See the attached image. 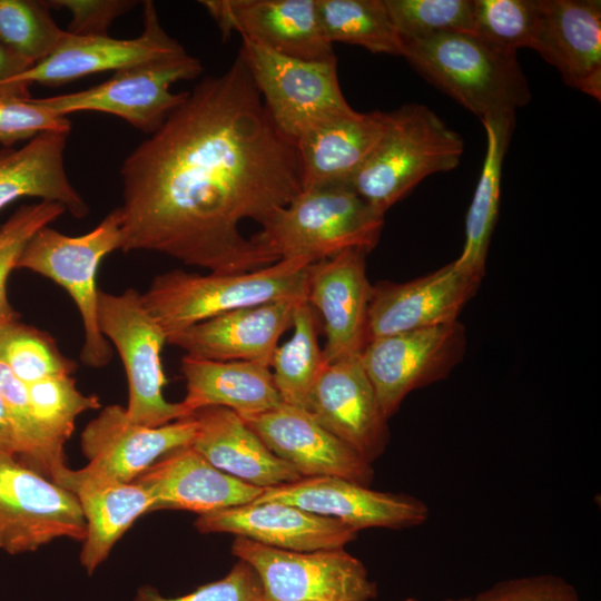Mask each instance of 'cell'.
Masks as SVG:
<instances>
[{
  "mask_svg": "<svg viewBox=\"0 0 601 601\" xmlns=\"http://www.w3.org/2000/svg\"><path fill=\"white\" fill-rule=\"evenodd\" d=\"M181 373L186 381V396L180 403L187 416L205 407L221 406L247 418L283 403L270 367L264 364L184 355Z\"/></svg>",
  "mask_w": 601,
  "mask_h": 601,
  "instance_id": "83f0119b",
  "label": "cell"
},
{
  "mask_svg": "<svg viewBox=\"0 0 601 601\" xmlns=\"http://www.w3.org/2000/svg\"><path fill=\"white\" fill-rule=\"evenodd\" d=\"M278 502L317 515L336 519L357 531L367 528L406 529L423 524L430 515L421 499L381 492L337 477H302L264 489L253 503Z\"/></svg>",
  "mask_w": 601,
  "mask_h": 601,
  "instance_id": "4fadbf2b",
  "label": "cell"
},
{
  "mask_svg": "<svg viewBox=\"0 0 601 601\" xmlns=\"http://www.w3.org/2000/svg\"><path fill=\"white\" fill-rule=\"evenodd\" d=\"M68 135L46 131L21 148H0V210L19 198L35 197L61 204L76 218L88 215L89 206L65 169Z\"/></svg>",
  "mask_w": 601,
  "mask_h": 601,
  "instance_id": "f1b7e54d",
  "label": "cell"
},
{
  "mask_svg": "<svg viewBox=\"0 0 601 601\" xmlns=\"http://www.w3.org/2000/svg\"><path fill=\"white\" fill-rule=\"evenodd\" d=\"M191 415L197 421L191 447L218 470L260 489L302 479L234 411L209 406Z\"/></svg>",
  "mask_w": 601,
  "mask_h": 601,
  "instance_id": "4316f807",
  "label": "cell"
},
{
  "mask_svg": "<svg viewBox=\"0 0 601 601\" xmlns=\"http://www.w3.org/2000/svg\"><path fill=\"white\" fill-rule=\"evenodd\" d=\"M134 482L154 497V511L198 515L253 503L264 491L218 470L191 445L162 456Z\"/></svg>",
  "mask_w": 601,
  "mask_h": 601,
  "instance_id": "d4e9b609",
  "label": "cell"
},
{
  "mask_svg": "<svg viewBox=\"0 0 601 601\" xmlns=\"http://www.w3.org/2000/svg\"><path fill=\"white\" fill-rule=\"evenodd\" d=\"M318 22L333 45L361 46L373 53L402 56L403 40L384 0H315Z\"/></svg>",
  "mask_w": 601,
  "mask_h": 601,
  "instance_id": "1f68e13d",
  "label": "cell"
},
{
  "mask_svg": "<svg viewBox=\"0 0 601 601\" xmlns=\"http://www.w3.org/2000/svg\"><path fill=\"white\" fill-rule=\"evenodd\" d=\"M0 393L12 430L16 457L52 481L67 467L63 445L57 443L41 424L31 404L27 384L1 362Z\"/></svg>",
  "mask_w": 601,
  "mask_h": 601,
  "instance_id": "d6a6232c",
  "label": "cell"
},
{
  "mask_svg": "<svg viewBox=\"0 0 601 601\" xmlns=\"http://www.w3.org/2000/svg\"><path fill=\"white\" fill-rule=\"evenodd\" d=\"M294 333L278 346L270 367L283 403L307 410L313 388L328 364L317 338L314 308L300 300L293 314Z\"/></svg>",
  "mask_w": 601,
  "mask_h": 601,
  "instance_id": "4dcf8cb0",
  "label": "cell"
},
{
  "mask_svg": "<svg viewBox=\"0 0 601 601\" xmlns=\"http://www.w3.org/2000/svg\"><path fill=\"white\" fill-rule=\"evenodd\" d=\"M481 283L482 277L462 270L454 260L408 282L376 283L368 306L367 342L459 321Z\"/></svg>",
  "mask_w": 601,
  "mask_h": 601,
  "instance_id": "9a60e30c",
  "label": "cell"
},
{
  "mask_svg": "<svg viewBox=\"0 0 601 601\" xmlns=\"http://www.w3.org/2000/svg\"><path fill=\"white\" fill-rule=\"evenodd\" d=\"M467 601H581L578 591L554 574L502 580Z\"/></svg>",
  "mask_w": 601,
  "mask_h": 601,
  "instance_id": "b9f144b4",
  "label": "cell"
},
{
  "mask_svg": "<svg viewBox=\"0 0 601 601\" xmlns=\"http://www.w3.org/2000/svg\"><path fill=\"white\" fill-rule=\"evenodd\" d=\"M402 601H418V600H417V599H415V598H412V597H410V598H405V599H403Z\"/></svg>",
  "mask_w": 601,
  "mask_h": 601,
  "instance_id": "7dc6e473",
  "label": "cell"
},
{
  "mask_svg": "<svg viewBox=\"0 0 601 601\" xmlns=\"http://www.w3.org/2000/svg\"><path fill=\"white\" fill-rule=\"evenodd\" d=\"M264 444L302 477L337 476L370 486L374 469L304 408L282 403L243 418Z\"/></svg>",
  "mask_w": 601,
  "mask_h": 601,
  "instance_id": "ffe728a7",
  "label": "cell"
},
{
  "mask_svg": "<svg viewBox=\"0 0 601 601\" xmlns=\"http://www.w3.org/2000/svg\"><path fill=\"white\" fill-rule=\"evenodd\" d=\"M49 8L71 13L68 32L75 36H108V28L119 16L137 4L131 0H50Z\"/></svg>",
  "mask_w": 601,
  "mask_h": 601,
  "instance_id": "7bdbcfd3",
  "label": "cell"
},
{
  "mask_svg": "<svg viewBox=\"0 0 601 601\" xmlns=\"http://www.w3.org/2000/svg\"><path fill=\"white\" fill-rule=\"evenodd\" d=\"M203 71L200 60L186 52L119 69L108 80L85 90L38 99L63 117L78 111L110 114L150 135L188 95L171 92L170 86L195 79Z\"/></svg>",
  "mask_w": 601,
  "mask_h": 601,
  "instance_id": "30bf717a",
  "label": "cell"
},
{
  "mask_svg": "<svg viewBox=\"0 0 601 601\" xmlns=\"http://www.w3.org/2000/svg\"><path fill=\"white\" fill-rule=\"evenodd\" d=\"M307 411L371 464L388 444V420L359 355L326 365L313 388Z\"/></svg>",
  "mask_w": 601,
  "mask_h": 601,
  "instance_id": "d6986e66",
  "label": "cell"
},
{
  "mask_svg": "<svg viewBox=\"0 0 601 601\" xmlns=\"http://www.w3.org/2000/svg\"><path fill=\"white\" fill-rule=\"evenodd\" d=\"M298 302L274 300L227 312L169 335L167 343L197 358L255 362L270 367Z\"/></svg>",
  "mask_w": 601,
  "mask_h": 601,
  "instance_id": "7402d4cb",
  "label": "cell"
},
{
  "mask_svg": "<svg viewBox=\"0 0 601 601\" xmlns=\"http://www.w3.org/2000/svg\"><path fill=\"white\" fill-rule=\"evenodd\" d=\"M28 87L22 83L0 86V145L3 147L46 131H70L68 118L55 114L38 98H31Z\"/></svg>",
  "mask_w": 601,
  "mask_h": 601,
  "instance_id": "ab89813d",
  "label": "cell"
},
{
  "mask_svg": "<svg viewBox=\"0 0 601 601\" xmlns=\"http://www.w3.org/2000/svg\"><path fill=\"white\" fill-rule=\"evenodd\" d=\"M469 598H446L442 601H467Z\"/></svg>",
  "mask_w": 601,
  "mask_h": 601,
  "instance_id": "bcb514c9",
  "label": "cell"
},
{
  "mask_svg": "<svg viewBox=\"0 0 601 601\" xmlns=\"http://www.w3.org/2000/svg\"><path fill=\"white\" fill-rule=\"evenodd\" d=\"M304 257L280 259L247 273L199 275L173 269L155 276L142 302L167 337L238 308L274 300H306Z\"/></svg>",
  "mask_w": 601,
  "mask_h": 601,
  "instance_id": "3957f363",
  "label": "cell"
},
{
  "mask_svg": "<svg viewBox=\"0 0 601 601\" xmlns=\"http://www.w3.org/2000/svg\"><path fill=\"white\" fill-rule=\"evenodd\" d=\"M532 49L556 68L569 87L601 100L599 0H541Z\"/></svg>",
  "mask_w": 601,
  "mask_h": 601,
  "instance_id": "603a6c76",
  "label": "cell"
},
{
  "mask_svg": "<svg viewBox=\"0 0 601 601\" xmlns=\"http://www.w3.org/2000/svg\"><path fill=\"white\" fill-rule=\"evenodd\" d=\"M195 526L201 533H231L296 552L345 548L358 532L336 519L278 502L249 503L201 514Z\"/></svg>",
  "mask_w": 601,
  "mask_h": 601,
  "instance_id": "44dd1931",
  "label": "cell"
},
{
  "mask_svg": "<svg viewBox=\"0 0 601 601\" xmlns=\"http://www.w3.org/2000/svg\"><path fill=\"white\" fill-rule=\"evenodd\" d=\"M465 351V327L455 321L371 339L359 362L388 420L407 394L445 380L462 362Z\"/></svg>",
  "mask_w": 601,
  "mask_h": 601,
  "instance_id": "8fae6325",
  "label": "cell"
},
{
  "mask_svg": "<svg viewBox=\"0 0 601 601\" xmlns=\"http://www.w3.org/2000/svg\"><path fill=\"white\" fill-rule=\"evenodd\" d=\"M196 432L193 415L149 427L131 422L125 407L108 405L81 433V449L88 460L81 470L91 476L131 483L162 456L190 446Z\"/></svg>",
  "mask_w": 601,
  "mask_h": 601,
  "instance_id": "5bb4252c",
  "label": "cell"
},
{
  "mask_svg": "<svg viewBox=\"0 0 601 601\" xmlns=\"http://www.w3.org/2000/svg\"><path fill=\"white\" fill-rule=\"evenodd\" d=\"M473 33L512 53L532 49L541 17V0H472Z\"/></svg>",
  "mask_w": 601,
  "mask_h": 601,
  "instance_id": "d590c367",
  "label": "cell"
},
{
  "mask_svg": "<svg viewBox=\"0 0 601 601\" xmlns=\"http://www.w3.org/2000/svg\"><path fill=\"white\" fill-rule=\"evenodd\" d=\"M65 211L61 204L53 201L23 205L0 226V325L18 318L7 297V282L22 250L37 231Z\"/></svg>",
  "mask_w": 601,
  "mask_h": 601,
  "instance_id": "f35d334b",
  "label": "cell"
},
{
  "mask_svg": "<svg viewBox=\"0 0 601 601\" xmlns=\"http://www.w3.org/2000/svg\"><path fill=\"white\" fill-rule=\"evenodd\" d=\"M386 127V112L352 110L322 119L296 140L302 190L348 186Z\"/></svg>",
  "mask_w": 601,
  "mask_h": 601,
  "instance_id": "cb8c5ba5",
  "label": "cell"
},
{
  "mask_svg": "<svg viewBox=\"0 0 601 601\" xmlns=\"http://www.w3.org/2000/svg\"><path fill=\"white\" fill-rule=\"evenodd\" d=\"M46 1L0 0V43L31 66L49 57L67 35Z\"/></svg>",
  "mask_w": 601,
  "mask_h": 601,
  "instance_id": "836d02e7",
  "label": "cell"
},
{
  "mask_svg": "<svg viewBox=\"0 0 601 601\" xmlns=\"http://www.w3.org/2000/svg\"><path fill=\"white\" fill-rule=\"evenodd\" d=\"M27 387L38 418L61 445L71 436L81 413L100 407L98 397L82 394L71 375L47 377Z\"/></svg>",
  "mask_w": 601,
  "mask_h": 601,
  "instance_id": "74e56055",
  "label": "cell"
},
{
  "mask_svg": "<svg viewBox=\"0 0 601 601\" xmlns=\"http://www.w3.org/2000/svg\"><path fill=\"white\" fill-rule=\"evenodd\" d=\"M231 552L257 574L263 601H371L377 594L365 565L344 548L296 552L236 536Z\"/></svg>",
  "mask_w": 601,
  "mask_h": 601,
  "instance_id": "ba28073f",
  "label": "cell"
},
{
  "mask_svg": "<svg viewBox=\"0 0 601 601\" xmlns=\"http://www.w3.org/2000/svg\"><path fill=\"white\" fill-rule=\"evenodd\" d=\"M238 55L273 121L293 140L313 124L353 110L339 86L336 59L287 57L245 38Z\"/></svg>",
  "mask_w": 601,
  "mask_h": 601,
  "instance_id": "9c48e42d",
  "label": "cell"
},
{
  "mask_svg": "<svg viewBox=\"0 0 601 601\" xmlns=\"http://www.w3.org/2000/svg\"><path fill=\"white\" fill-rule=\"evenodd\" d=\"M362 249H348L307 268L306 302L319 312L327 363L358 356L367 343V314L373 285Z\"/></svg>",
  "mask_w": 601,
  "mask_h": 601,
  "instance_id": "e0dca14e",
  "label": "cell"
},
{
  "mask_svg": "<svg viewBox=\"0 0 601 601\" xmlns=\"http://www.w3.org/2000/svg\"><path fill=\"white\" fill-rule=\"evenodd\" d=\"M223 39L233 32L274 52L304 60H335L315 0H203Z\"/></svg>",
  "mask_w": 601,
  "mask_h": 601,
  "instance_id": "ac0fdd59",
  "label": "cell"
},
{
  "mask_svg": "<svg viewBox=\"0 0 601 601\" xmlns=\"http://www.w3.org/2000/svg\"><path fill=\"white\" fill-rule=\"evenodd\" d=\"M120 175L122 252L221 274L276 263L240 224L262 226L302 191L296 142L273 121L239 55L188 91Z\"/></svg>",
  "mask_w": 601,
  "mask_h": 601,
  "instance_id": "6da1fadb",
  "label": "cell"
},
{
  "mask_svg": "<svg viewBox=\"0 0 601 601\" xmlns=\"http://www.w3.org/2000/svg\"><path fill=\"white\" fill-rule=\"evenodd\" d=\"M0 452L14 453V441L12 430L8 420L4 402L0 393Z\"/></svg>",
  "mask_w": 601,
  "mask_h": 601,
  "instance_id": "f6af8a7d",
  "label": "cell"
},
{
  "mask_svg": "<svg viewBox=\"0 0 601 601\" xmlns=\"http://www.w3.org/2000/svg\"><path fill=\"white\" fill-rule=\"evenodd\" d=\"M121 246V214L116 208L80 236L65 235L50 226L41 228L26 245L16 266L40 274L69 293L83 326L80 361L90 367H104L112 358L111 346L98 325L96 276L102 258Z\"/></svg>",
  "mask_w": 601,
  "mask_h": 601,
  "instance_id": "8992f818",
  "label": "cell"
},
{
  "mask_svg": "<svg viewBox=\"0 0 601 601\" xmlns=\"http://www.w3.org/2000/svg\"><path fill=\"white\" fill-rule=\"evenodd\" d=\"M144 29L134 39L109 36H75L67 31L57 49L45 60L1 82L60 86L96 72L119 69L186 53L184 47L161 27L156 6L144 1Z\"/></svg>",
  "mask_w": 601,
  "mask_h": 601,
  "instance_id": "2e32d148",
  "label": "cell"
},
{
  "mask_svg": "<svg viewBox=\"0 0 601 601\" xmlns=\"http://www.w3.org/2000/svg\"><path fill=\"white\" fill-rule=\"evenodd\" d=\"M132 601H263V591L255 571L239 560L223 579L200 585L188 594L166 598L156 588L144 585Z\"/></svg>",
  "mask_w": 601,
  "mask_h": 601,
  "instance_id": "60d3db41",
  "label": "cell"
},
{
  "mask_svg": "<svg viewBox=\"0 0 601 601\" xmlns=\"http://www.w3.org/2000/svg\"><path fill=\"white\" fill-rule=\"evenodd\" d=\"M86 521L73 493L0 452V550L32 552L60 538L83 541Z\"/></svg>",
  "mask_w": 601,
  "mask_h": 601,
  "instance_id": "7c38bea8",
  "label": "cell"
},
{
  "mask_svg": "<svg viewBox=\"0 0 601 601\" xmlns=\"http://www.w3.org/2000/svg\"><path fill=\"white\" fill-rule=\"evenodd\" d=\"M0 362L27 385L77 368L49 334L17 321L0 325Z\"/></svg>",
  "mask_w": 601,
  "mask_h": 601,
  "instance_id": "e575fe53",
  "label": "cell"
},
{
  "mask_svg": "<svg viewBox=\"0 0 601 601\" xmlns=\"http://www.w3.org/2000/svg\"><path fill=\"white\" fill-rule=\"evenodd\" d=\"M402 57L481 121L515 116L531 99L516 53L501 50L473 32L403 40Z\"/></svg>",
  "mask_w": 601,
  "mask_h": 601,
  "instance_id": "7a4b0ae2",
  "label": "cell"
},
{
  "mask_svg": "<svg viewBox=\"0 0 601 601\" xmlns=\"http://www.w3.org/2000/svg\"><path fill=\"white\" fill-rule=\"evenodd\" d=\"M481 122L486 135L485 156L466 215L464 247L454 262L462 270L483 278L499 215L503 161L515 127V116Z\"/></svg>",
  "mask_w": 601,
  "mask_h": 601,
  "instance_id": "f546056e",
  "label": "cell"
},
{
  "mask_svg": "<svg viewBox=\"0 0 601 601\" xmlns=\"http://www.w3.org/2000/svg\"><path fill=\"white\" fill-rule=\"evenodd\" d=\"M463 152V138L433 110L407 104L386 112L380 142L348 187L385 214L427 176L457 167Z\"/></svg>",
  "mask_w": 601,
  "mask_h": 601,
  "instance_id": "5b68a950",
  "label": "cell"
},
{
  "mask_svg": "<svg viewBox=\"0 0 601 601\" xmlns=\"http://www.w3.org/2000/svg\"><path fill=\"white\" fill-rule=\"evenodd\" d=\"M98 325L125 366L128 418L158 427L188 417L180 402L170 403L162 394L166 378L160 353L167 335L146 308L141 294L134 288L118 295L99 290Z\"/></svg>",
  "mask_w": 601,
  "mask_h": 601,
  "instance_id": "52a82bcc",
  "label": "cell"
},
{
  "mask_svg": "<svg viewBox=\"0 0 601 601\" xmlns=\"http://www.w3.org/2000/svg\"><path fill=\"white\" fill-rule=\"evenodd\" d=\"M384 215L348 186L305 189L250 239L276 262L304 257L315 263L348 249L371 253L380 240Z\"/></svg>",
  "mask_w": 601,
  "mask_h": 601,
  "instance_id": "277c9868",
  "label": "cell"
},
{
  "mask_svg": "<svg viewBox=\"0 0 601 601\" xmlns=\"http://www.w3.org/2000/svg\"><path fill=\"white\" fill-rule=\"evenodd\" d=\"M32 67L0 43V83Z\"/></svg>",
  "mask_w": 601,
  "mask_h": 601,
  "instance_id": "ee69618b",
  "label": "cell"
},
{
  "mask_svg": "<svg viewBox=\"0 0 601 601\" xmlns=\"http://www.w3.org/2000/svg\"><path fill=\"white\" fill-rule=\"evenodd\" d=\"M402 40L473 32L472 0H384Z\"/></svg>",
  "mask_w": 601,
  "mask_h": 601,
  "instance_id": "8d00e7d4",
  "label": "cell"
},
{
  "mask_svg": "<svg viewBox=\"0 0 601 601\" xmlns=\"http://www.w3.org/2000/svg\"><path fill=\"white\" fill-rule=\"evenodd\" d=\"M52 481L79 501L86 521L80 563L88 574L108 558L132 523L155 508L150 493L135 482L105 480L68 466Z\"/></svg>",
  "mask_w": 601,
  "mask_h": 601,
  "instance_id": "484cf974",
  "label": "cell"
}]
</instances>
